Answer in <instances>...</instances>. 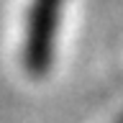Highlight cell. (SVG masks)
<instances>
[{
	"mask_svg": "<svg viewBox=\"0 0 123 123\" xmlns=\"http://www.w3.org/2000/svg\"><path fill=\"white\" fill-rule=\"evenodd\" d=\"M64 0H33L28 10V28H26V49L23 59L31 74H46L51 67L56 21Z\"/></svg>",
	"mask_w": 123,
	"mask_h": 123,
	"instance_id": "1",
	"label": "cell"
}]
</instances>
